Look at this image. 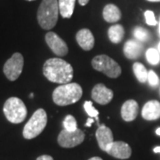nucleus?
Returning a JSON list of instances; mask_svg holds the SVG:
<instances>
[{"label":"nucleus","mask_w":160,"mask_h":160,"mask_svg":"<svg viewBox=\"0 0 160 160\" xmlns=\"http://www.w3.org/2000/svg\"><path fill=\"white\" fill-rule=\"evenodd\" d=\"M43 73L49 81L62 85L70 83L73 78L72 66L60 58L47 60L43 67Z\"/></svg>","instance_id":"f257e3e1"},{"label":"nucleus","mask_w":160,"mask_h":160,"mask_svg":"<svg viewBox=\"0 0 160 160\" xmlns=\"http://www.w3.org/2000/svg\"><path fill=\"white\" fill-rule=\"evenodd\" d=\"M83 94L82 87L77 83L61 85L52 92V101L58 106H68L78 102Z\"/></svg>","instance_id":"f03ea898"},{"label":"nucleus","mask_w":160,"mask_h":160,"mask_svg":"<svg viewBox=\"0 0 160 160\" xmlns=\"http://www.w3.org/2000/svg\"><path fill=\"white\" fill-rule=\"evenodd\" d=\"M60 13L58 0H43L38 10V22L44 29H52L58 22Z\"/></svg>","instance_id":"7ed1b4c3"},{"label":"nucleus","mask_w":160,"mask_h":160,"mask_svg":"<svg viewBox=\"0 0 160 160\" xmlns=\"http://www.w3.org/2000/svg\"><path fill=\"white\" fill-rule=\"evenodd\" d=\"M46 124L47 114L46 110L43 109L36 110L23 128V137L27 140L38 137L46 128Z\"/></svg>","instance_id":"20e7f679"},{"label":"nucleus","mask_w":160,"mask_h":160,"mask_svg":"<svg viewBox=\"0 0 160 160\" xmlns=\"http://www.w3.org/2000/svg\"><path fill=\"white\" fill-rule=\"evenodd\" d=\"M4 114L6 119L12 124H20L27 117V108L22 101L17 97H11L4 104Z\"/></svg>","instance_id":"39448f33"},{"label":"nucleus","mask_w":160,"mask_h":160,"mask_svg":"<svg viewBox=\"0 0 160 160\" xmlns=\"http://www.w3.org/2000/svg\"><path fill=\"white\" fill-rule=\"evenodd\" d=\"M92 66L95 70L102 72L111 78H118L122 72L119 64L106 54L95 56L92 61Z\"/></svg>","instance_id":"423d86ee"},{"label":"nucleus","mask_w":160,"mask_h":160,"mask_svg":"<svg viewBox=\"0 0 160 160\" xmlns=\"http://www.w3.org/2000/svg\"><path fill=\"white\" fill-rule=\"evenodd\" d=\"M24 65V59L22 53L15 52L6 61L4 65V73L10 81H15L21 76Z\"/></svg>","instance_id":"0eeeda50"},{"label":"nucleus","mask_w":160,"mask_h":160,"mask_svg":"<svg viewBox=\"0 0 160 160\" xmlns=\"http://www.w3.org/2000/svg\"><path fill=\"white\" fill-rule=\"evenodd\" d=\"M85 140V132L77 129L76 131L70 132L63 129L59 133L58 136V143L62 148H74L78 145H80Z\"/></svg>","instance_id":"6e6552de"},{"label":"nucleus","mask_w":160,"mask_h":160,"mask_svg":"<svg viewBox=\"0 0 160 160\" xmlns=\"http://www.w3.org/2000/svg\"><path fill=\"white\" fill-rule=\"evenodd\" d=\"M46 42L52 52L58 56H65L69 52V48H68L67 44L65 43V41L62 39L54 32L50 31L46 33Z\"/></svg>","instance_id":"1a4fd4ad"},{"label":"nucleus","mask_w":160,"mask_h":160,"mask_svg":"<svg viewBox=\"0 0 160 160\" xmlns=\"http://www.w3.org/2000/svg\"><path fill=\"white\" fill-rule=\"evenodd\" d=\"M113 96V91L106 87L103 84H97L92 90V98L95 102L101 105H106L110 102Z\"/></svg>","instance_id":"9d476101"},{"label":"nucleus","mask_w":160,"mask_h":160,"mask_svg":"<svg viewBox=\"0 0 160 160\" xmlns=\"http://www.w3.org/2000/svg\"><path fill=\"white\" fill-rule=\"evenodd\" d=\"M95 136L97 139L98 145L100 149L103 151H107L109 146L114 142L112 131L105 125H100L98 126Z\"/></svg>","instance_id":"9b49d317"},{"label":"nucleus","mask_w":160,"mask_h":160,"mask_svg":"<svg viewBox=\"0 0 160 160\" xmlns=\"http://www.w3.org/2000/svg\"><path fill=\"white\" fill-rule=\"evenodd\" d=\"M106 152L116 158L127 159L131 157L132 149L129 146V144L122 141H118V142H114L112 143Z\"/></svg>","instance_id":"f8f14e48"},{"label":"nucleus","mask_w":160,"mask_h":160,"mask_svg":"<svg viewBox=\"0 0 160 160\" xmlns=\"http://www.w3.org/2000/svg\"><path fill=\"white\" fill-rule=\"evenodd\" d=\"M76 39L79 46L85 51H90L94 46V38L88 29H82L76 35Z\"/></svg>","instance_id":"ddd939ff"},{"label":"nucleus","mask_w":160,"mask_h":160,"mask_svg":"<svg viewBox=\"0 0 160 160\" xmlns=\"http://www.w3.org/2000/svg\"><path fill=\"white\" fill-rule=\"evenodd\" d=\"M142 44L138 40H128L124 46V54L127 59L135 60L142 55L143 52Z\"/></svg>","instance_id":"4468645a"},{"label":"nucleus","mask_w":160,"mask_h":160,"mask_svg":"<svg viewBox=\"0 0 160 160\" xmlns=\"http://www.w3.org/2000/svg\"><path fill=\"white\" fill-rule=\"evenodd\" d=\"M142 116L145 120L153 121L160 118V102L158 101H149L143 106Z\"/></svg>","instance_id":"2eb2a0df"},{"label":"nucleus","mask_w":160,"mask_h":160,"mask_svg":"<svg viewBox=\"0 0 160 160\" xmlns=\"http://www.w3.org/2000/svg\"><path fill=\"white\" fill-rule=\"evenodd\" d=\"M139 112V105L134 100H128L122 105L121 117L126 122H131L137 117Z\"/></svg>","instance_id":"dca6fc26"},{"label":"nucleus","mask_w":160,"mask_h":160,"mask_svg":"<svg viewBox=\"0 0 160 160\" xmlns=\"http://www.w3.org/2000/svg\"><path fill=\"white\" fill-rule=\"evenodd\" d=\"M103 19L109 23H114L118 22L121 19V11L117 6L113 4H109L103 8Z\"/></svg>","instance_id":"f3484780"},{"label":"nucleus","mask_w":160,"mask_h":160,"mask_svg":"<svg viewBox=\"0 0 160 160\" xmlns=\"http://www.w3.org/2000/svg\"><path fill=\"white\" fill-rule=\"evenodd\" d=\"M76 0H58L60 14L63 18L69 19L72 16Z\"/></svg>","instance_id":"a211bd4d"},{"label":"nucleus","mask_w":160,"mask_h":160,"mask_svg":"<svg viewBox=\"0 0 160 160\" xmlns=\"http://www.w3.org/2000/svg\"><path fill=\"white\" fill-rule=\"evenodd\" d=\"M108 36H109V40L112 43L118 44L122 41L124 36H125L124 27L120 24H116V25L111 26L108 30Z\"/></svg>","instance_id":"6ab92c4d"},{"label":"nucleus","mask_w":160,"mask_h":160,"mask_svg":"<svg viewBox=\"0 0 160 160\" xmlns=\"http://www.w3.org/2000/svg\"><path fill=\"white\" fill-rule=\"evenodd\" d=\"M132 69H133V73L139 82L145 83L146 81H148V73L149 72L147 71V69L144 67L143 64L140 62L133 63Z\"/></svg>","instance_id":"aec40b11"},{"label":"nucleus","mask_w":160,"mask_h":160,"mask_svg":"<svg viewBox=\"0 0 160 160\" xmlns=\"http://www.w3.org/2000/svg\"><path fill=\"white\" fill-rule=\"evenodd\" d=\"M133 36L140 42H146L150 38V33L142 27H136L133 30Z\"/></svg>","instance_id":"412c9836"},{"label":"nucleus","mask_w":160,"mask_h":160,"mask_svg":"<svg viewBox=\"0 0 160 160\" xmlns=\"http://www.w3.org/2000/svg\"><path fill=\"white\" fill-rule=\"evenodd\" d=\"M146 59L151 65H158L160 62L159 52L155 48H149L146 52Z\"/></svg>","instance_id":"4be33fe9"},{"label":"nucleus","mask_w":160,"mask_h":160,"mask_svg":"<svg viewBox=\"0 0 160 160\" xmlns=\"http://www.w3.org/2000/svg\"><path fill=\"white\" fill-rule=\"evenodd\" d=\"M63 127L67 131L73 132L78 129V124L76 118L72 115H68L63 120Z\"/></svg>","instance_id":"5701e85b"},{"label":"nucleus","mask_w":160,"mask_h":160,"mask_svg":"<svg viewBox=\"0 0 160 160\" xmlns=\"http://www.w3.org/2000/svg\"><path fill=\"white\" fill-rule=\"evenodd\" d=\"M84 109H85L86 112L90 118H98L99 111L93 107L92 102L87 101V102H86L84 103Z\"/></svg>","instance_id":"b1692460"},{"label":"nucleus","mask_w":160,"mask_h":160,"mask_svg":"<svg viewBox=\"0 0 160 160\" xmlns=\"http://www.w3.org/2000/svg\"><path fill=\"white\" fill-rule=\"evenodd\" d=\"M144 16H145V20H146V23L149 25V26H156L157 25V20L155 18L154 12L150 10H148V11L145 12L144 13Z\"/></svg>","instance_id":"393cba45"},{"label":"nucleus","mask_w":160,"mask_h":160,"mask_svg":"<svg viewBox=\"0 0 160 160\" xmlns=\"http://www.w3.org/2000/svg\"><path fill=\"white\" fill-rule=\"evenodd\" d=\"M148 81H149V85L151 86H157L159 83V78L158 77V75L155 73L153 70H149L148 73Z\"/></svg>","instance_id":"a878e982"},{"label":"nucleus","mask_w":160,"mask_h":160,"mask_svg":"<svg viewBox=\"0 0 160 160\" xmlns=\"http://www.w3.org/2000/svg\"><path fill=\"white\" fill-rule=\"evenodd\" d=\"M37 160H53V158L49 155H42V156L38 157Z\"/></svg>","instance_id":"bb28decb"},{"label":"nucleus","mask_w":160,"mask_h":160,"mask_svg":"<svg viewBox=\"0 0 160 160\" xmlns=\"http://www.w3.org/2000/svg\"><path fill=\"white\" fill-rule=\"evenodd\" d=\"M88 2H89V0H78V3H79V5L82 6L87 5V4H88Z\"/></svg>","instance_id":"cd10ccee"},{"label":"nucleus","mask_w":160,"mask_h":160,"mask_svg":"<svg viewBox=\"0 0 160 160\" xmlns=\"http://www.w3.org/2000/svg\"><path fill=\"white\" fill-rule=\"evenodd\" d=\"M93 122H94V120L92 119V118H88V119H87V122H86V126H90Z\"/></svg>","instance_id":"c85d7f7f"},{"label":"nucleus","mask_w":160,"mask_h":160,"mask_svg":"<svg viewBox=\"0 0 160 160\" xmlns=\"http://www.w3.org/2000/svg\"><path fill=\"white\" fill-rule=\"evenodd\" d=\"M155 153H160V146H158V147H155L154 149H153Z\"/></svg>","instance_id":"c756f323"},{"label":"nucleus","mask_w":160,"mask_h":160,"mask_svg":"<svg viewBox=\"0 0 160 160\" xmlns=\"http://www.w3.org/2000/svg\"><path fill=\"white\" fill-rule=\"evenodd\" d=\"M88 160H102V158H99V157H93V158H89Z\"/></svg>","instance_id":"7c9ffc66"},{"label":"nucleus","mask_w":160,"mask_h":160,"mask_svg":"<svg viewBox=\"0 0 160 160\" xmlns=\"http://www.w3.org/2000/svg\"><path fill=\"white\" fill-rule=\"evenodd\" d=\"M156 133H157L158 135H159L160 136V127L159 128H158V129L156 130Z\"/></svg>","instance_id":"2f4dec72"},{"label":"nucleus","mask_w":160,"mask_h":160,"mask_svg":"<svg viewBox=\"0 0 160 160\" xmlns=\"http://www.w3.org/2000/svg\"><path fill=\"white\" fill-rule=\"evenodd\" d=\"M149 2H160V0H148Z\"/></svg>","instance_id":"473e14b6"},{"label":"nucleus","mask_w":160,"mask_h":160,"mask_svg":"<svg viewBox=\"0 0 160 160\" xmlns=\"http://www.w3.org/2000/svg\"><path fill=\"white\" fill-rule=\"evenodd\" d=\"M158 52H159V53H160V43L158 44Z\"/></svg>","instance_id":"72a5a7b5"},{"label":"nucleus","mask_w":160,"mask_h":160,"mask_svg":"<svg viewBox=\"0 0 160 160\" xmlns=\"http://www.w3.org/2000/svg\"><path fill=\"white\" fill-rule=\"evenodd\" d=\"M158 30H159V35H160V22H159V29H158Z\"/></svg>","instance_id":"f704fd0d"},{"label":"nucleus","mask_w":160,"mask_h":160,"mask_svg":"<svg viewBox=\"0 0 160 160\" xmlns=\"http://www.w3.org/2000/svg\"><path fill=\"white\" fill-rule=\"evenodd\" d=\"M27 1H34V0H27Z\"/></svg>","instance_id":"c9c22d12"}]
</instances>
